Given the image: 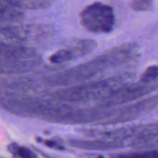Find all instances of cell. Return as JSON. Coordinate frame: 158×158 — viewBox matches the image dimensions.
I'll use <instances>...</instances> for the list:
<instances>
[{
    "mask_svg": "<svg viewBox=\"0 0 158 158\" xmlns=\"http://www.w3.org/2000/svg\"><path fill=\"white\" fill-rule=\"evenodd\" d=\"M154 0H131V7L134 10L145 12L151 10Z\"/></svg>",
    "mask_w": 158,
    "mask_h": 158,
    "instance_id": "obj_12",
    "label": "cell"
},
{
    "mask_svg": "<svg viewBox=\"0 0 158 158\" xmlns=\"http://www.w3.org/2000/svg\"><path fill=\"white\" fill-rule=\"evenodd\" d=\"M68 143L70 146L77 148L90 151H108L122 148L123 142L117 140H106V139H97V140H82V139H69Z\"/></svg>",
    "mask_w": 158,
    "mask_h": 158,
    "instance_id": "obj_5",
    "label": "cell"
},
{
    "mask_svg": "<svg viewBox=\"0 0 158 158\" xmlns=\"http://www.w3.org/2000/svg\"><path fill=\"white\" fill-rule=\"evenodd\" d=\"M53 0H20L22 7L31 9H42L49 7Z\"/></svg>",
    "mask_w": 158,
    "mask_h": 158,
    "instance_id": "obj_10",
    "label": "cell"
},
{
    "mask_svg": "<svg viewBox=\"0 0 158 158\" xmlns=\"http://www.w3.org/2000/svg\"><path fill=\"white\" fill-rule=\"evenodd\" d=\"M122 80L114 78L89 83L86 85L66 88L55 93L56 99L67 102H88L93 100H101L111 91L114 90L116 84Z\"/></svg>",
    "mask_w": 158,
    "mask_h": 158,
    "instance_id": "obj_2",
    "label": "cell"
},
{
    "mask_svg": "<svg viewBox=\"0 0 158 158\" xmlns=\"http://www.w3.org/2000/svg\"><path fill=\"white\" fill-rule=\"evenodd\" d=\"M75 52L69 48V49H61L52 54L49 57V61L53 64H60L64 62L70 61V60L77 59Z\"/></svg>",
    "mask_w": 158,
    "mask_h": 158,
    "instance_id": "obj_8",
    "label": "cell"
},
{
    "mask_svg": "<svg viewBox=\"0 0 158 158\" xmlns=\"http://www.w3.org/2000/svg\"><path fill=\"white\" fill-rule=\"evenodd\" d=\"M36 140L39 143H43V145H45V146L48 147V148H49L58 150V151H64V150H66V148H65V147L62 144L61 142L57 141V140H46V139L37 137Z\"/></svg>",
    "mask_w": 158,
    "mask_h": 158,
    "instance_id": "obj_13",
    "label": "cell"
},
{
    "mask_svg": "<svg viewBox=\"0 0 158 158\" xmlns=\"http://www.w3.org/2000/svg\"><path fill=\"white\" fill-rule=\"evenodd\" d=\"M37 151H38V152L40 153V154H41V155L43 156V157L44 158H56L54 157H52V156H50V155H48V154H46V153L43 152V151H40V150H37Z\"/></svg>",
    "mask_w": 158,
    "mask_h": 158,
    "instance_id": "obj_14",
    "label": "cell"
},
{
    "mask_svg": "<svg viewBox=\"0 0 158 158\" xmlns=\"http://www.w3.org/2000/svg\"><path fill=\"white\" fill-rule=\"evenodd\" d=\"M115 15L111 6L101 2L89 5L80 13V23L94 33H109L115 24Z\"/></svg>",
    "mask_w": 158,
    "mask_h": 158,
    "instance_id": "obj_3",
    "label": "cell"
},
{
    "mask_svg": "<svg viewBox=\"0 0 158 158\" xmlns=\"http://www.w3.org/2000/svg\"><path fill=\"white\" fill-rule=\"evenodd\" d=\"M158 78V66H151L146 69L140 77V83L143 84L152 83Z\"/></svg>",
    "mask_w": 158,
    "mask_h": 158,
    "instance_id": "obj_11",
    "label": "cell"
},
{
    "mask_svg": "<svg viewBox=\"0 0 158 158\" xmlns=\"http://www.w3.org/2000/svg\"><path fill=\"white\" fill-rule=\"evenodd\" d=\"M129 47L117 49L108 54H103L86 63L76 66L60 74L52 76L49 80L52 85H70L84 80L93 78L110 66L122 63L131 55Z\"/></svg>",
    "mask_w": 158,
    "mask_h": 158,
    "instance_id": "obj_1",
    "label": "cell"
},
{
    "mask_svg": "<svg viewBox=\"0 0 158 158\" xmlns=\"http://www.w3.org/2000/svg\"><path fill=\"white\" fill-rule=\"evenodd\" d=\"M111 158H158V148L142 152H131L110 155Z\"/></svg>",
    "mask_w": 158,
    "mask_h": 158,
    "instance_id": "obj_9",
    "label": "cell"
},
{
    "mask_svg": "<svg viewBox=\"0 0 158 158\" xmlns=\"http://www.w3.org/2000/svg\"><path fill=\"white\" fill-rule=\"evenodd\" d=\"M88 158H103V156H97L96 157H88Z\"/></svg>",
    "mask_w": 158,
    "mask_h": 158,
    "instance_id": "obj_15",
    "label": "cell"
},
{
    "mask_svg": "<svg viewBox=\"0 0 158 158\" xmlns=\"http://www.w3.org/2000/svg\"><path fill=\"white\" fill-rule=\"evenodd\" d=\"M8 151L14 158H36L37 156L32 150L26 147L19 146L16 143H12L8 146Z\"/></svg>",
    "mask_w": 158,
    "mask_h": 158,
    "instance_id": "obj_7",
    "label": "cell"
},
{
    "mask_svg": "<svg viewBox=\"0 0 158 158\" xmlns=\"http://www.w3.org/2000/svg\"><path fill=\"white\" fill-rule=\"evenodd\" d=\"M158 104V96L151 97L149 99L143 100L141 103L136 105H131V106L125 107L122 110V111L118 113V115L116 114V119L113 120L111 123H116L117 121L122 122L131 120L132 119L136 118L138 115L145 111L154 108Z\"/></svg>",
    "mask_w": 158,
    "mask_h": 158,
    "instance_id": "obj_6",
    "label": "cell"
},
{
    "mask_svg": "<svg viewBox=\"0 0 158 158\" xmlns=\"http://www.w3.org/2000/svg\"><path fill=\"white\" fill-rule=\"evenodd\" d=\"M157 83L135 85L121 87L117 90H113L109 94L99 100L100 107H108L114 105L122 104L132 101L135 99L145 96L157 88Z\"/></svg>",
    "mask_w": 158,
    "mask_h": 158,
    "instance_id": "obj_4",
    "label": "cell"
}]
</instances>
